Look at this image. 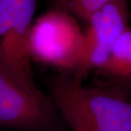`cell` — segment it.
<instances>
[{
  "mask_svg": "<svg viewBox=\"0 0 131 131\" xmlns=\"http://www.w3.org/2000/svg\"><path fill=\"white\" fill-rule=\"evenodd\" d=\"M47 86L69 131H131V83L86 85L59 72L49 77Z\"/></svg>",
  "mask_w": 131,
  "mask_h": 131,
  "instance_id": "cell-1",
  "label": "cell"
},
{
  "mask_svg": "<svg viewBox=\"0 0 131 131\" xmlns=\"http://www.w3.org/2000/svg\"><path fill=\"white\" fill-rule=\"evenodd\" d=\"M33 61L78 77L84 61V35L77 18L52 9L33 23L30 37Z\"/></svg>",
  "mask_w": 131,
  "mask_h": 131,
  "instance_id": "cell-2",
  "label": "cell"
},
{
  "mask_svg": "<svg viewBox=\"0 0 131 131\" xmlns=\"http://www.w3.org/2000/svg\"><path fill=\"white\" fill-rule=\"evenodd\" d=\"M37 0L0 2V71L29 89H39L32 67L30 37Z\"/></svg>",
  "mask_w": 131,
  "mask_h": 131,
  "instance_id": "cell-3",
  "label": "cell"
},
{
  "mask_svg": "<svg viewBox=\"0 0 131 131\" xmlns=\"http://www.w3.org/2000/svg\"><path fill=\"white\" fill-rule=\"evenodd\" d=\"M0 129L69 131L49 95L0 71Z\"/></svg>",
  "mask_w": 131,
  "mask_h": 131,
  "instance_id": "cell-4",
  "label": "cell"
},
{
  "mask_svg": "<svg viewBox=\"0 0 131 131\" xmlns=\"http://www.w3.org/2000/svg\"><path fill=\"white\" fill-rule=\"evenodd\" d=\"M129 1L111 0L94 12L86 22L84 61L76 78L83 81L91 71L100 70L106 62L115 42L129 27Z\"/></svg>",
  "mask_w": 131,
  "mask_h": 131,
  "instance_id": "cell-5",
  "label": "cell"
},
{
  "mask_svg": "<svg viewBox=\"0 0 131 131\" xmlns=\"http://www.w3.org/2000/svg\"><path fill=\"white\" fill-rule=\"evenodd\" d=\"M109 80L131 83V28L128 27L115 42L106 62L98 70Z\"/></svg>",
  "mask_w": 131,
  "mask_h": 131,
  "instance_id": "cell-6",
  "label": "cell"
},
{
  "mask_svg": "<svg viewBox=\"0 0 131 131\" xmlns=\"http://www.w3.org/2000/svg\"><path fill=\"white\" fill-rule=\"evenodd\" d=\"M53 9L62 10L85 23L95 11L111 0H50Z\"/></svg>",
  "mask_w": 131,
  "mask_h": 131,
  "instance_id": "cell-7",
  "label": "cell"
},
{
  "mask_svg": "<svg viewBox=\"0 0 131 131\" xmlns=\"http://www.w3.org/2000/svg\"><path fill=\"white\" fill-rule=\"evenodd\" d=\"M0 131H4V130H3V129H0Z\"/></svg>",
  "mask_w": 131,
  "mask_h": 131,
  "instance_id": "cell-8",
  "label": "cell"
},
{
  "mask_svg": "<svg viewBox=\"0 0 131 131\" xmlns=\"http://www.w3.org/2000/svg\"><path fill=\"white\" fill-rule=\"evenodd\" d=\"M1 1H2V0H0V2H1Z\"/></svg>",
  "mask_w": 131,
  "mask_h": 131,
  "instance_id": "cell-9",
  "label": "cell"
},
{
  "mask_svg": "<svg viewBox=\"0 0 131 131\" xmlns=\"http://www.w3.org/2000/svg\"><path fill=\"white\" fill-rule=\"evenodd\" d=\"M129 1H131V0H129Z\"/></svg>",
  "mask_w": 131,
  "mask_h": 131,
  "instance_id": "cell-10",
  "label": "cell"
}]
</instances>
